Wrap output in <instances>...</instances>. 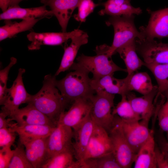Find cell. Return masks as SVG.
<instances>
[{
  "mask_svg": "<svg viewBox=\"0 0 168 168\" xmlns=\"http://www.w3.org/2000/svg\"><path fill=\"white\" fill-rule=\"evenodd\" d=\"M56 80L55 75H46L41 88L35 94L31 95L28 104L32 105L57 125L61 115L68 106L56 88Z\"/></svg>",
  "mask_w": 168,
  "mask_h": 168,
  "instance_id": "1",
  "label": "cell"
},
{
  "mask_svg": "<svg viewBox=\"0 0 168 168\" xmlns=\"http://www.w3.org/2000/svg\"><path fill=\"white\" fill-rule=\"evenodd\" d=\"M74 70L63 79L55 81V85L68 106L79 98L90 100L96 93L91 85L89 72L80 69Z\"/></svg>",
  "mask_w": 168,
  "mask_h": 168,
  "instance_id": "2",
  "label": "cell"
},
{
  "mask_svg": "<svg viewBox=\"0 0 168 168\" xmlns=\"http://www.w3.org/2000/svg\"><path fill=\"white\" fill-rule=\"evenodd\" d=\"M109 46L103 44L97 46L95 50L96 55L93 56L81 54L77 58V62H74L71 70L77 69L84 70L93 75L92 79H99L106 75L114 74L119 71L127 72L126 69L122 68L115 63L111 58L108 56L106 51Z\"/></svg>",
  "mask_w": 168,
  "mask_h": 168,
  "instance_id": "3",
  "label": "cell"
},
{
  "mask_svg": "<svg viewBox=\"0 0 168 168\" xmlns=\"http://www.w3.org/2000/svg\"><path fill=\"white\" fill-rule=\"evenodd\" d=\"M134 20V15L111 16L105 21L107 26H112L114 30L112 43L106 51L108 56L111 58L118 48L131 40L144 39L137 29Z\"/></svg>",
  "mask_w": 168,
  "mask_h": 168,
  "instance_id": "4",
  "label": "cell"
},
{
  "mask_svg": "<svg viewBox=\"0 0 168 168\" xmlns=\"http://www.w3.org/2000/svg\"><path fill=\"white\" fill-rule=\"evenodd\" d=\"M96 92V94L90 99L92 104L90 116L96 125L109 133L115 122V116L112 113L115 95L103 90Z\"/></svg>",
  "mask_w": 168,
  "mask_h": 168,
  "instance_id": "5",
  "label": "cell"
},
{
  "mask_svg": "<svg viewBox=\"0 0 168 168\" xmlns=\"http://www.w3.org/2000/svg\"><path fill=\"white\" fill-rule=\"evenodd\" d=\"M114 124L109 133L113 152L121 168H131L136 154L128 142L124 134L120 118L114 115Z\"/></svg>",
  "mask_w": 168,
  "mask_h": 168,
  "instance_id": "6",
  "label": "cell"
},
{
  "mask_svg": "<svg viewBox=\"0 0 168 168\" xmlns=\"http://www.w3.org/2000/svg\"><path fill=\"white\" fill-rule=\"evenodd\" d=\"M137 52L147 63H168V44L153 39L135 40Z\"/></svg>",
  "mask_w": 168,
  "mask_h": 168,
  "instance_id": "7",
  "label": "cell"
},
{
  "mask_svg": "<svg viewBox=\"0 0 168 168\" xmlns=\"http://www.w3.org/2000/svg\"><path fill=\"white\" fill-rule=\"evenodd\" d=\"M147 11L150 15L148 24L139 28L144 39L168 37V7L155 11L147 8Z\"/></svg>",
  "mask_w": 168,
  "mask_h": 168,
  "instance_id": "8",
  "label": "cell"
},
{
  "mask_svg": "<svg viewBox=\"0 0 168 168\" xmlns=\"http://www.w3.org/2000/svg\"><path fill=\"white\" fill-rule=\"evenodd\" d=\"M24 68H20L17 76L12 86L7 89L6 97L1 109L9 114L19 109L22 104L28 103L31 95L27 93L22 80V75L25 72Z\"/></svg>",
  "mask_w": 168,
  "mask_h": 168,
  "instance_id": "9",
  "label": "cell"
},
{
  "mask_svg": "<svg viewBox=\"0 0 168 168\" xmlns=\"http://www.w3.org/2000/svg\"><path fill=\"white\" fill-rule=\"evenodd\" d=\"M120 119L125 137L136 154L151 133V130L150 131L148 128V124L142 121H127Z\"/></svg>",
  "mask_w": 168,
  "mask_h": 168,
  "instance_id": "10",
  "label": "cell"
},
{
  "mask_svg": "<svg viewBox=\"0 0 168 168\" xmlns=\"http://www.w3.org/2000/svg\"><path fill=\"white\" fill-rule=\"evenodd\" d=\"M73 137V131L71 128L58 124L47 138V146L49 158L63 151L73 150L72 142Z\"/></svg>",
  "mask_w": 168,
  "mask_h": 168,
  "instance_id": "11",
  "label": "cell"
},
{
  "mask_svg": "<svg viewBox=\"0 0 168 168\" xmlns=\"http://www.w3.org/2000/svg\"><path fill=\"white\" fill-rule=\"evenodd\" d=\"M91 107L90 100L77 99L73 102L68 111L61 114L58 124L68 126L73 130L89 116Z\"/></svg>",
  "mask_w": 168,
  "mask_h": 168,
  "instance_id": "12",
  "label": "cell"
},
{
  "mask_svg": "<svg viewBox=\"0 0 168 168\" xmlns=\"http://www.w3.org/2000/svg\"><path fill=\"white\" fill-rule=\"evenodd\" d=\"M82 30L75 29L69 32L37 33L31 31L27 35L28 40L31 42L28 46L29 50L40 49L41 45H60L71 39L75 35Z\"/></svg>",
  "mask_w": 168,
  "mask_h": 168,
  "instance_id": "13",
  "label": "cell"
},
{
  "mask_svg": "<svg viewBox=\"0 0 168 168\" xmlns=\"http://www.w3.org/2000/svg\"><path fill=\"white\" fill-rule=\"evenodd\" d=\"M111 152L112 146L108 133L96 124L83 159L100 157Z\"/></svg>",
  "mask_w": 168,
  "mask_h": 168,
  "instance_id": "14",
  "label": "cell"
},
{
  "mask_svg": "<svg viewBox=\"0 0 168 168\" xmlns=\"http://www.w3.org/2000/svg\"><path fill=\"white\" fill-rule=\"evenodd\" d=\"M19 126L30 125H48L56 127L48 117L30 104L12 112L9 117Z\"/></svg>",
  "mask_w": 168,
  "mask_h": 168,
  "instance_id": "15",
  "label": "cell"
},
{
  "mask_svg": "<svg viewBox=\"0 0 168 168\" xmlns=\"http://www.w3.org/2000/svg\"><path fill=\"white\" fill-rule=\"evenodd\" d=\"M96 124L89 116L77 128L73 130L74 142L73 147L76 160L83 159Z\"/></svg>",
  "mask_w": 168,
  "mask_h": 168,
  "instance_id": "16",
  "label": "cell"
},
{
  "mask_svg": "<svg viewBox=\"0 0 168 168\" xmlns=\"http://www.w3.org/2000/svg\"><path fill=\"white\" fill-rule=\"evenodd\" d=\"M158 91V87L154 86L151 91L142 97H138L131 91L126 95L135 113L141 118L142 121L148 124L154 112L153 101Z\"/></svg>",
  "mask_w": 168,
  "mask_h": 168,
  "instance_id": "17",
  "label": "cell"
},
{
  "mask_svg": "<svg viewBox=\"0 0 168 168\" xmlns=\"http://www.w3.org/2000/svg\"><path fill=\"white\" fill-rule=\"evenodd\" d=\"M81 0H40V2L49 6L54 16L57 18L62 32H66L69 20L75 9Z\"/></svg>",
  "mask_w": 168,
  "mask_h": 168,
  "instance_id": "18",
  "label": "cell"
},
{
  "mask_svg": "<svg viewBox=\"0 0 168 168\" xmlns=\"http://www.w3.org/2000/svg\"><path fill=\"white\" fill-rule=\"evenodd\" d=\"M45 5L39 7L23 8L19 6L9 7L0 15V20H10L21 19L22 20L38 18H50L54 16L50 10L47 9Z\"/></svg>",
  "mask_w": 168,
  "mask_h": 168,
  "instance_id": "19",
  "label": "cell"
},
{
  "mask_svg": "<svg viewBox=\"0 0 168 168\" xmlns=\"http://www.w3.org/2000/svg\"><path fill=\"white\" fill-rule=\"evenodd\" d=\"M48 137L33 140L23 145L27 157L34 168H42L49 158Z\"/></svg>",
  "mask_w": 168,
  "mask_h": 168,
  "instance_id": "20",
  "label": "cell"
},
{
  "mask_svg": "<svg viewBox=\"0 0 168 168\" xmlns=\"http://www.w3.org/2000/svg\"><path fill=\"white\" fill-rule=\"evenodd\" d=\"M88 38L87 33L82 30L72 37L71 39V42L69 46L65 44L60 64L54 75L56 76L60 73L70 69L74 63V60L80 48L88 43Z\"/></svg>",
  "mask_w": 168,
  "mask_h": 168,
  "instance_id": "21",
  "label": "cell"
},
{
  "mask_svg": "<svg viewBox=\"0 0 168 168\" xmlns=\"http://www.w3.org/2000/svg\"><path fill=\"white\" fill-rule=\"evenodd\" d=\"M56 127L41 125L19 126L16 123L10 128L18 135L19 142L23 145L31 140L48 137Z\"/></svg>",
  "mask_w": 168,
  "mask_h": 168,
  "instance_id": "22",
  "label": "cell"
},
{
  "mask_svg": "<svg viewBox=\"0 0 168 168\" xmlns=\"http://www.w3.org/2000/svg\"><path fill=\"white\" fill-rule=\"evenodd\" d=\"M155 144L153 132L141 146L136 154L134 163V168H157Z\"/></svg>",
  "mask_w": 168,
  "mask_h": 168,
  "instance_id": "23",
  "label": "cell"
},
{
  "mask_svg": "<svg viewBox=\"0 0 168 168\" xmlns=\"http://www.w3.org/2000/svg\"><path fill=\"white\" fill-rule=\"evenodd\" d=\"M91 84L96 91L103 90L111 94H118L122 96L128 92L127 89V78H115L113 74L109 75L99 79H91Z\"/></svg>",
  "mask_w": 168,
  "mask_h": 168,
  "instance_id": "24",
  "label": "cell"
},
{
  "mask_svg": "<svg viewBox=\"0 0 168 168\" xmlns=\"http://www.w3.org/2000/svg\"><path fill=\"white\" fill-rule=\"evenodd\" d=\"M131 0H107L102 3L104 8L98 12L100 16L105 15L111 16L139 15L142 13L139 7L132 6L130 2Z\"/></svg>",
  "mask_w": 168,
  "mask_h": 168,
  "instance_id": "25",
  "label": "cell"
},
{
  "mask_svg": "<svg viewBox=\"0 0 168 168\" xmlns=\"http://www.w3.org/2000/svg\"><path fill=\"white\" fill-rule=\"evenodd\" d=\"M136 39L128 42L118 48L116 51L124 60L126 67L127 76H128L144 66L145 63L137 54Z\"/></svg>",
  "mask_w": 168,
  "mask_h": 168,
  "instance_id": "26",
  "label": "cell"
},
{
  "mask_svg": "<svg viewBox=\"0 0 168 168\" xmlns=\"http://www.w3.org/2000/svg\"><path fill=\"white\" fill-rule=\"evenodd\" d=\"M126 77L128 92L135 91L144 95L150 93L154 87L149 75L145 72H134Z\"/></svg>",
  "mask_w": 168,
  "mask_h": 168,
  "instance_id": "27",
  "label": "cell"
},
{
  "mask_svg": "<svg viewBox=\"0 0 168 168\" xmlns=\"http://www.w3.org/2000/svg\"><path fill=\"white\" fill-rule=\"evenodd\" d=\"M41 19L43 18L22 20L19 22L5 20V25L0 27V41L11 38L19 33L31 30Z\"/></svg>",
  "mask_w": 168,
  "mask_h": 168,
  "instance_id": "28",
  "label": "cell"
},
{
  "mask_svg": "<svg viewBox=\"0 0 168 168\" xmlns=\"http://www.w3.org/2000/svg\"><path fill=\"white\" fill-rule=\"evenodd\" d=\"M76 168H121L113 152L103 156L76 160Z\"/></svg>",
  "mask_w": 168,
  "mask_h": 168,
  "instance_id": "29",
  "label": "cell"
},
{
  "mask_svg": "<svg viewBox=\"0 0 168 168\" xmlns=\"http://www.w3.org/2000/svg\"><path fill=\"white\" fill-rule=\"evenodd\" d=\"M74 157L73 150L63 151L50 157L42 168H71Z\"/></svg>",
  "mask_w": 168,
  "mask_h": 168,
  "instance_id": "30",
  "label": "cell"
},
{
  "mask_svg": "<svg viewBox=\"0 0 168 168\" xmlns=\"http://www.w3.org/2000/svg\"><path fill=\"white\" fill-rule=\"evenodd\" d=\"M121 101L112 109V114L117 115L124 120H140L141 118L134 111L125 95H123Z\"/></svg>",
  "mask_w": 168,
  "mask_h": 168,
  "instance_id": "31",
  "label": "cell"
},
{
  "mask_svg": "<svg viewBox=\"0 0 168 168\" xmlns=\"http://www.w3.org/2000/svg\"><path fill=\"white\" fill-rule=\"evenodd\" d=\"M24 147L19 142L13 150V155L8 168H34L27 157Z\"/></svg>",
  "mask_w": 168,
  "mask_h": 168,
  "instance_id": "32",
  "label": "cell"
},
{
  "mask_svg": "<svg viewBox=\"0 0 168 168\" xmlns=\"http://www.w3.org/2000/svg\"><path fill=\"white\" fill-rule=\"evenodd\" d=\"M144 66L152 73L158 83V91L166 85L168 78V63L154 64L145 63Z\"/></svg>",
  "mask_w": 168,
  "mask_h": 168,
  "instance_id": "33",
  "label": "cell"
},
{
  "mask_svg": "<svg viewBox=\"0 0 168 168\" xmlns=\"http://www.w3.org/2000/svg\"><path fill=\"white\" fill-rule=\"evenodd\" d=\"M99 5L94 3L92 0H81L77 7V13L73 16L74 19L81 22H85L86 17Z\"/></svg>",
  "mask_w": 168,
  "mask_h": 168,
  "instance_id": "34",
  "label": "cell"
},
{
  "mask_svg": "<svg viewBox=\"0 0 168 168\" xmlns=\"http://www.w3.org/2000/svg\"><path fill=\"white\" fill-rule=\"evenodd\" d=\"M17 62L16 59L13 57L11 58L9 64L0 71V105H3L5 100L7 91V82L8 75L11 68Z\"/></svg>",
  "mask_w": 168,
  "mask_h": 168,
  "instance_id": "35",
  "label": "cell"
},
{
  "mask_svg": "<svg viewBox=\"0 0 168 168\" xmlns=\"http://www.w3.org/2000/svg\"><path fill=\"white\" fill-rule=\"evenodd\" d=\"M16 133L10 128H0V147H11L13 145L16 137Z\"/></svg>",
  "mask_w": 168,
  "mask_h": 168,
  "instance_id": "36",
  "label": "cell"
},
{
  "mask_svg": "<svg viewBox=\"0 0 168 168\" xmlns=\"http://www.w3.org/2000/svg\"><path fill=\"white\" fill-rule=\"evenodd\" d=\"M13 155V150L10 147H4L0 149V168H8Z\"/></svg>",
  "mask_w": 168,
  "mask_h": 168,
  "instance_id": "37",
  "label": "cell"
},
{
  "mask_svg": "<svg viewBox=\"0 0 168 168\" xmlns=\"http://www.w3.org/2000/svg\"><path fill=\"white\" fill-rule=\"evenodd\" d=\"M158 118L161 128L166 132L168 136V102L159 111Z\"/></svg>",
  "mask_w": 168,
  "mask_h": 168,
  "instance_id": "38",
  "label": "cell"
},
{
  "mask_svg": "<svg viewBox=\"0 0 168 168\" xmlns=\"http://www.w3.org/2000/svg\"><path fill=\"white\" fill-rule=\"evenodd\" d=\"M9 113L6 111L1 110L0 113V128H12L16 122H13L9 117Z\"/></svg>",
  "mask_w": 168,
  "mask_h": 168,
  "instance_id": "39",
  "label": "cell"
},
{
  "mask_svg": "<svg viewBox=\"0 0 168 168\" xmlns=\"http://www.w3.org/2000/svg\"><path fill=\"white\" fill-rule=\"evenodd\" d=\"M155 152L157 168H168V159L165 154L161 152L156 147Z\"/></svg>",
  "mask_w": 168,
  "mask_h": 168,
  "instance_id": "40",
  "label": "cell"
},
{
  "mask_svg": "<svg viewBox=\"0 0 168 168\" xmlns=\"http://www.w3.org/2000/svg\"><path fill=\"white\" fill-rule=\"evenodd\" d=\"M11 0H0V7L2 12L5 11L9 7Z\"/></svg>",
  "mask_w": 168,
  "mask_h": 168,
  "instance_id": "41",
  "label": "cell"
},
{
  "mask_svg": "<svg viewBox=\"0 0 168 168\" xmlns=\"http://www.w3.org/2000/svg\"><path fill=\"white\" fill-rule=\"evenodd\" d=\"M23 0H16L13 6H19V3Z\"/></svg>",
  "mask_w": 168,
  "mask_h": 168,
  "instance_id": "42",
  "label": "cell"
},
{
  "mask_svg": "<svg viewBox=\"0 0 168 168\" xmlns=\"http://www.w3.org/2000/svg\"><path fill=\"white\" fill-rule=\"evenodd\" d=\"M16 0H11L9 7H12L13 6Z\"/></svg>",
  "mask_w": 168,
  "mask_h": 168,
  "instance_id": "43",
  "label": "cell"
},
{
  "mask_svg": "<svg viewBox=\"0 0 168 168\" xmlns=\"http://www.w3.org/2000/svg\"></svg>",
  "mask_w": 168,
  "mask_h": 168,
  "instance_id": "44",
  "label": "cell"
}]
</instances>
